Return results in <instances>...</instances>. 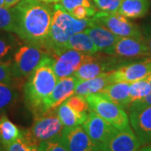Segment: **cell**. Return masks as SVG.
Here are the masks:
<instances>
[{
	"instance_id": "40",
	"label": "cell",
	"mask_w": 151,
	"mask_h": 151,
	"mask_svg": "<svg viewBox=\"0 0 151 151\" xmlns=\"http://www.w3.org/2000/svg\"><path fill=\"white\" fill-rule=\"evenodd\" d=\"M0 151H1V146H0Z\"/></svg>"
},
{
	"instance_id": "38",
	"label": "cell",
	"mask_w": 151,
	"mask_h": 151,
	"mask_svg": "<svg viewBox=\"0 0 151 151\" xmlns=\"http://www.w3.org/2000/svg\"><path fill=\"white\" fill-rule=\"evenodd\" d=\"M93 151H103V150L102 149V147H97Z\"/></svg>"
},
{
	"instance_id": "6",
	"label": "cell",
	"mask_w": 151,
	"mask_h": 151,
	"mask_svg": "<svg viewBox=\"0 0 151 151\" xmlns=\"http://www.w3.org/2000/svg\"><path fill=\"white\" fill-rule=\"evenodd\" d=\"M91 19L119 37L143 39V35L139 28L130 22L126 17L118 13L100 11L97 12L96 14L91 18Z\"/></svg>"
},
{
	"instance_id": "4",
	"label": "cell",
	"mask_w": 151,
	"mask_h": 151,
	"mask_svg": "<svg viewBox=\"0 0 151 151\" xmlns=\"http://www.w3.org/2000/svg\"><path fill=\"white\" fill-rule=\"evenodd\" d=\"M64 126L57 115L56 109H47L34 114V122L29 129L23 131L31 143L39 146L45 141L60 139Z\"/></svg>"
},
{
	"instance_id": "13",
	"label": "cell",
	"mask_w": 151,
	"mask_h": 151,
	"mask_svg": "<svg viewBox=\"0 0 151 151\" xmlns=\"http://www.w3.org/2000/svg\"><path fill=\"white\" fill-rule=\"evenodd\" d=\"M113 55L126 60L143 56H150L144 39L132 37H119L113 49Z\"/></svg>"
},
{
	"instance_id": "5",
	"label": "cell",
	"mask_w": 151,
	"mask_h": 151,
	"mask_svg": "<svg viewBox=\"0 0 151 151\" xmlns=\"http://www.w3.org/2000/svg\"><path fill=\"white\" fill-rule=\"evenodd\" d=\"M86 98L90 109L117 129H124L129 127V119L124 108L111 101L103 93L91 94Z\"/></svg>"
},
{
	"instance_id": "25",
	"label": "cell",
	"mask_w": 151,
	"mask_h": 151,
	"mask_svg": "<svg viewBox=\"0 0 151 151\" xmlns=\"http://www.w3.org/2000/svg\"><path fill=\"white\" fill-rule=\"evenodd\" d=\"M4 148V151H39L38 146L31 143L24 134L19 139Z\"/></svg>"
},
{
	"instance_id": "24",
	"label": "cell",
	"mask_w": 151,
	"mask_h": 151,
	"mask_svg": "<svg viewBox=\"0 0 151 151\" xmlns=\"http://www.w3.org/2000/svg\"><path fill=\"white\" fill-rule=\"evenodd\" d=\"M16 92L10 84L0 83V110L9 107L16 99Z\"/></svg>"
},
{
	"instance_id": "27",
	"label": "cell",
	"mask_w": 151,
	"mask_h": 151,
	"mask_svg": "<svg viewBox=\"0 0 151 151\" xmlns=\"http://www.w3.org/2000/svg\"><path fill=\"white\" fill-rule=\"evenodd\" d=\"M97 9L94 6L87 7V6H78L74 9L70 11V14L71 16L77 19H90L92 18L96 14Z\"/></svg>"
},
{
	"instance_id": "28",
	"label": "cell",
	"mask_w": 151,
	"mask_h": 151,
	"mask_svg": "<svg viewBox=\"0 0 151 151\" xmlns=\"http://www.w3.org/2000/svg\"><path fill=\"white\" fill-rule=\"evenodd\" d=\"M101 11L108 13H118L122 0H93Z\"/></svg>"
},
{
	"instance_id": "31",
	"label": "cell",
	"mask_w": 151,
	"mask_h": 151,
	"mask_svg": "<svg viewBox=\"0 0 151 151\" xmlns=\"http://www.w3.org/2000/svg\"><path fill=\"white\" fill-rule=\"evenodd\" d=\"M12 68L9 62H0V83L10 84Z\"/></svg>"
},
{
	"instance_id": "3",
	"label": "cell",
	"mask_w": 151,
	"mask_h": 151,
	"mask_svg": "<svg viewBox=\"0 0 151 151\" xmlns=\"http://www.w3.org/2000/svg\"><path fill=\"white\" fill-rule=\"evenodd\" d=\"M54 11L51 25L46 42L43 50L46 54L54 55L61 52L66 48L71 35L82 32L91 24V19H77L60 5H53Z\"/></svg>"
},
{
	"instance_id": "36",
	"label": "cell",
	"mask_w": 151,
	"mask_h": 151,
	"mask_svg": "<svg viewBox=\"0 0 151 151\" xmlns=\"http://www.w3.org/2000/svg\"><path fill=\"white\" fill-rule=\"evenodd\" d=\"M40 1L46 3V4H57V3H59L60 0H40Z\"/></svg>"
},
{
	"instance_id": "22",
	"label": "cell",
	"mask_w": 151,
	"mask_h": 151,
	"mask_svg": "<svg viewBox=\"0 0 151 151\" xmlns=\"http://www.w3.org/2000/svg\"><path fill=\"white\" fill-rule=\"evenodd\" d=\"M151 92V85L149 77L130 83L129 96L131 104L146 97Z\"/></svg>"
},
{
	"instance_id": "30",
	"label": "cell",
	"mask_w": 151,
	"mask_h": 151,
	"mask_svg": "<svg viewBox=\"0 0 151 151\" xmlns=\"http://www.w3.org/2000/svg\"><path fill=\"white\" fill-rule=\"evenodd\" d=\"M59 4L68 13H70L72 9H74L78 6L83 5L87 7L93 6V4L90 2V0H60Z\"/></svg>"
},
{
	"instance_id": "9",
	"label": "cell",
	"mask_w": 151,
	"mask_h": 151,
	"mask_svg": "<svg viewBox=\"0 0 151 151\" xmlns=\"http://www.w3.org/2000/svg\"><path fill=\"white\" fill-rule=\"evenodd\" d=\"M82 127L92 142L99 147L103 145L117 130L112 124L91 109L87 113L85 122L82 124Z\"/></svg>"
},
{
	"instance_id": "8",
	"label": "cell",
	"mask_w": 151,
	"mask_h": 151,
	"mask_svg": "<svg viewBox=\"0 0 151 151\" xmlns=\"http://www.w3.org/2000/svg\"><path fill=\"white\" fill-rule=\"evenodd\" d=\"M129 122L141 145L151 143V105L132 103L129 108Z\"/></svg>"
},
{
	"instance_id": "17",
	"label": "cell",
	"mask_w": 151,
	"mask_h": 151,
	"mask_svg": "<svg viewBox=\"0 0 151 151\" xmlns=\"http://www.w3.org/2000/svg\"><path fill=\"white\" fill-rule=\"evenodd\" d=\"M130 83L125 81H115L103 89V93L111 101L125 108H129L131 100L129 96Z\"/></svg>"
},
{
	"instance_id": "39",
	"label": "cell",
	"mask_w": 151,
	"mask_h": 151,
	"mask_svg": "<svg viewBox=\"0 0 151 151\" xmlns=\"http://www.w3.org/2000/svg\"><path fill=\"white\" fill-rule=\"evenodd\" d=\"M2 6L4 7V0H0V7H2Z\"/></svg>"
},
{
	"instance_id": "32",
	"label": "cell",
	"mask_w": 151,
	"mask_h": 151,
	"mask_svg": "<svg viewBox=\"0 0 151 151\" xmlns=\"http://www.w3.org/2000/svg\"><path fill=\"white\" fill-rule=\"evenodd\" d=\"M143 39L151 56V26H147L143 29Z\"/></svg>"
},
{
	"instance_id": "34",
	"label": "cell",
	"mask_w": 151,
	"mask_h": 151,
	"mask_svg": "<svg viewBox=\"0 0 151 151\" xmlns=\"http://www.w3.org/2000/svg\"><path fill=\"white\" fill-rule=\"evenodd\" d=\"M149 80H150V82L151 85V75L149 76ZM134 103L140 104V105H151V92L150 93L147 97H145L144 99L139 100V101H137V102H134Z\"/></svg>"
},
{
	"instance_id": "14",
	"label": "cell",
	"mask_w": 151,
	"mask_h": 151,
	"mask_svg": "<svg viewBox=\"0 0 151 151\" xmlns=\"http://www.w3.org/2000/svg\"><path fill=\"white\" fill-rule=\"evenodd\" d=\"M91 21V24L84 31L91 37L98 51L113 55V49L119 36L114 35L105 27L93 22L92 19Z\"/></svg>"
},
{
	"instance_id": "21",
	"label": "cell",
	"mask_w": 151,
	"mask_h": 151,
	"mask_svg": "<svg viewBox=\"0 0 151 151\" xmlns=\"http://www.w3.org/2000/svg\"><path fill=\"white\" fill-rule=\"evenodd\" d=\"M23 135V131L12 123L6 116L0 118V144L8 146L19 139Z\"/></svg>"
},
{
	"instance_id": "37",
	"label": "cell",
	"mask_w": 151,
	"mask_h": 151,
	"mask_svg": "<svg viewBox=\"0 0 151 151\" xmlns=\"http://www.w3.org/2000/svg\"><path fill=\"white\" fill-rule=\"evenodd\" d=\"M140 151H151V147H145L141 149Z\"/></svg>"
},
{
	"instance_id": "20",
	"label": "cell",
	"mask_w": 151,
	"mask_h": 151,
	"mask_svg": "<svg viewBox=\"0 0 151 151\" xmlns=\"http://www.w3.org/2000/svg\"><path fill=\"white\" fill-rule=\"evenodd\" d=\"M66 48L88 55H94L98 51L91 37L85 31L76 33L71 35Z\"/></svg>"
},
{
	"instance_id": "1",
	"label": "cell",
	"mask_w": 151,
	"mask_h": 151,
	"mask_svg": "<svg viewBox=\"0 0 151 151\" xmlns=\"http://www.w3.org/2000/svg\"><path fill=\"white\" fill-rule=\"evenodd\" d=\"M15 31L27 45L43 49L48 38L53 6L40 0H21L13 7Z\"/></svg>"
},
{
	"instance_id": "2",
	"label": "cell",
	"mask_w": 151,
	"mask_h": 151,
	"mask_svg": "<svg viewBox=\"0 0 151 151\" xmlns=\"http://www.w3.org/2000/svg\"><path fill=\"white\" fill-rule=\"evenodd\" d=\"M58 81L53 68V59L46 55L37 68L28 77L24 86V100L33 114L45 110V101Z\"/></svg>"
},
{
	"instance_id": "16",
	"label": "cell",
	"mask_w": 151,
	"mask_h": 151,
	"mask_svg": "<svg viewBox=\"0 0 151 151\" xmlns=\"http://www.w3.org/2000/svg\"><path fill=\"white\" fill-rule=\"evenodd\" d=\"M113 82V70L104 72L92 79L78 81L76 86L75 95L86 97L91 94L102 92L105 87Z\"/></svg>"
},
{
	"instance_id": "33",
	"label": "cell",
	"mask_w": 151,
	"mask_h": 151,
	"mask_svg": "<svg viewBox=\"0 0 151 151\" xmlns=\"http://www.w3.org/2000/svg\"><path fill=\"white\" fill-rule=\"evenodd\" d=\"M12 50V45L6 40L0 39V58L4 57Z\"/></svg>"
},
{
	"instance_id": "19",
	"label": "cell",
	"mask_w": 151,
	"mask_h": 151,
	"mask_svg": "<svg viewBox=\"0 0 151 151\" xmlns=\"http://www.w3.org/2000/svg\"><path fill=\"white\" fill-rule=\"evenodd\" d=\"M57 115L64 128H71L78 125H82L87 117V113H77L74 109L64 102L56 109Z\"/></svg>"
},
{
	"instance_id": "15",
	"label": "cell",
	"mask_w": 151,
	"mask_h": 151,
	"mask_svg": "<svg viewBox=\"0 0 151 151\" xmlns=\"http://www.w3.org/2000/svg\"><path fill=\"white\" fill-rule=\"evenodd\" d=\"M78 81L79 80L76 76H68L58 80L51 94L45 101V108L55 109L75 94L76 86Z\"/></svg>"
},
{
	"instance_id": "18",
	"label": "cell",
	"mask_w": 151,
	"mask_h": 151,
	"mask_svg": "<svg viewBox=\"0 0 151 151\" xmlns=\"http://www.w3.org/2000/svg\"><path fill=\"white\" fill-rule=\"evenodd\" d=\"M149 9V0H122L118 14L129 19H138L145 16Z\"/></svg>"
},
{
	"instance_id": "11",
	"label": "cell",
	"mask_w": 151,
	"mask_h": 151,
	"mask_svg": "<svg viewBox=\"0 0 151 151\" xmlns=\"http://www.w3.org/2000/svg\"><path fill=\"white\" fill-rule=\"evenodd\" d=\"M151 75V59L141 60L137 62L126 63L113 70L115 81H125L132 83L149 77Z\"/></svg>"
},
{
	"instance_id": "7",
	"label": "cell",
	"mask_w": 151,
	"mask_h": 151,
	"mask_svg": "<svg viewBox=\"0 0 151 151\" xmlns=\"http://www.w3.org/2000/svg\"><path fill=\"white\" fill-rule=\"evenodd\" d=\"M42 49L32 45H24L17 50L14 58L12 72L16 76L29 77L46 55Z\"/></svg>"
},
{
	"instance_id": "29",
	"label": "cell",
	"mask_w": 151,
	"mask_h": 151,
	"mask_svg": "<svg viewBox=\"0 0 151 151\" xmlns=\"http://www.w3.org/2000/svg\"><path fill=\"white\" fill-rule=\"evenodd\" d=\"M38 150L39 151H68L60 139L42 142L38 146Z\"/></svg>"
},
{
	"instance_id": "26",
	"label": "cell",
	"mask_w": 151,
	"mask_h": 151,
	"mask_svg": "<svg viewBox=\"0 0 151 151\" xmlns=\"http://www.w3.org/2000/svg\"><path fill=\"white\" fill-rule=\"evenodd\" d=\"M65 102L70 108L74 109L77 113H87V112H89L90 110L89 104L86 101V97L75 95L69 97Z\"/></svg>"
},
{
	"instance_id": "12",
	"label": "cell",
	"mask_w": 151,
	"mask_h": 151,
	"mask_svg": "<svg viewBox=\"0 0 151 151\" xmlns=\"http://www.w3.org/2000/svg\"><path fill=\"white\" fill-rule=\"evenodd\" d=\"M140 146L134 132L128 127L116 130L101 147L103 151H140Z\"/></svg>"
},
{
	"instance_id": "35",
	"label": "cell",
	"mask_w": 151,
	"mask_h": 151,
	"mask_svg": "<svg viewBox=\"0 0 151 151\" xmlns=\"http://www.w3.org/2000/svg\"><path fill=\"white\" fill-rule=\"evenodd\" d=\"M20 1L21 0H4V7L10 9L12 7L16 5L19 2H20Z\"/></svg>"
},
{
	"instance_id": "10",
	"label": "cell",
	"mask_w": 151,
	"mask_h": 151,
	"mask_svg": "<svg viewBox=\"0 0 151 151\" xmlns=\"http://www.w3.org/2000/svg\"><path fill=\"white\" fill-rule=\"evenodd\" d=\"M60 140L68 151H93L99 147L92 142L82 125L64 128Z\"/></svg>"
},
{
	"instance_id": "23",
	"label": "cell",
	"mask_w": 151,
	"mask_h": 151,
	"mask_svg": "<svg viewBox=\"0 0 151 151\" xmlns=\"http://www.w3.org/2000/svg\"><path fill=\"white\" fill-rule=\"evenodd\" d=\"M0 29L9 32L15 31V18L13 9L0 7Z\"/></svg>"
}]
</instances>
